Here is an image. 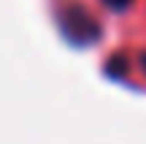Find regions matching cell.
Wrapping results in <instances>:
<instances>
[{
	"label": "cell",
	"mask_w": 146,
	"mask_h": 144,
	"mask_svg": "<svg viewBox=\"0 0 146 144\" xmlns=\"http://www.w3.org/2000/svg\"><path fill=\"white\" fill-rule=\"evenodd\" d=\"M60 27L68 35V41L78 44V46H87V44L98 41L100 27L81 5H68V8L60 11Z\"/></svg>",
	"instance_id": "6da1fadb"
},
{
	"label": "cell",
	"mask_w": 146,
	"mask_h": 144,
	"mask_svg": "<svg viewBox=\"0 0 146 144\" xmlns=\"http://www.w3.org/2000/svg\"><path fill=\"white\" fill-rule=\"evenodd\" d=\"M103 5H108V8H114V11H125V8L133 5V0H103Z\"/></svg>",
	"instance_id": "7a4b0ae2"
},
{
	"label": "cell",
	"mask_w": 146,
	"mask_h": 144,
	"mask_svg": "<svg viewBox=\"0 0 146 144\" xmlns=\"http://www.w3.org/2000/svg\"><path fill=\"white\" fill-rule=\"evenodd\" d=\"M141 63H143V71H146V54H143V60H141Z\"/></svg>",
	"instance_id": "3957f363"
}]
</instances>
